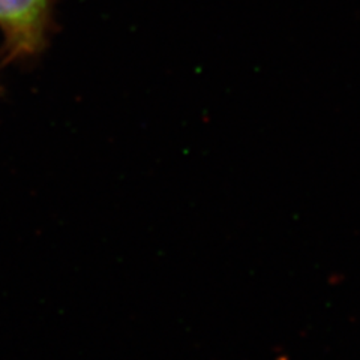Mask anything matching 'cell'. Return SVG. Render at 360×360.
Masks as SVG:
<instances>
[{
    "mask_svg": "<svg viewBox=\"0 0 360 360\" xmlns=\"http://www.w3.org/2000/svg\"><path fill=\"white\" fill-rule=\"evenodd\" d=\"M50 0H0V27L14 53L39 49L49 17Z\"/></svg>",
    "mask_w": 360,
    "mask_h": 360,
    "instance_id": "1",
    "label": "cell"
}]
</instances>
